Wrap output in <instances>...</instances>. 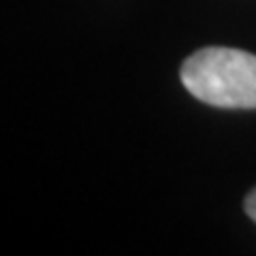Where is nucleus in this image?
I'll return each mask as SVG.
<instances>
[{
	"label": "nucleus",
	"instance_id": "f257e3e1",
	"mask_svg": "<svg viewBox=\"0 0 256 256\" xmlns=\"http://www.w3.org/2000/svg\"><path fill=\"white\" fill-rule=\"evenodd\" d=\"M182 84L196 100L220 109H256V56L235 47H203L182 64Z\"/></svg>",
	"mask_w": 256,
	"mask_h": 256
},
{
	"label": "nucleus",
	"instance_id": "f03ea898",
	"mask_svg": "<svg viewBox=\"0 0 256 256\" xmlns=\"http://www.w3.org/2000/svg\"><path fill=\"white\" fill-rule=\"evenodd\" d=\"M244 207H246V214L250 216V218L256 222V188L250 192V194L246 196V203H244Z\"/></svg>",
	"mask_w": 256,
	"mask_h": 256
}]
</instances>
